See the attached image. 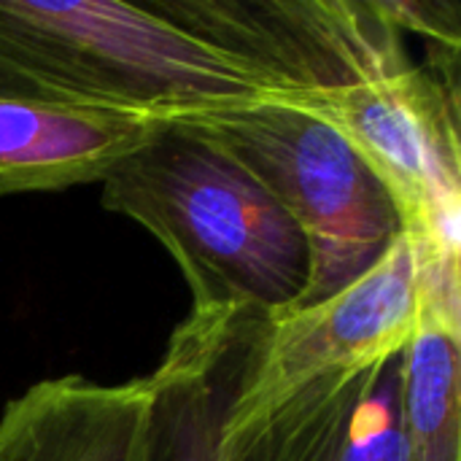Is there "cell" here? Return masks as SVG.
I'll return each mask as SVG.
<instances>
[{
    "instance_id": "cell-1",
    "label": "cell",
    "mask_w": 461,
    "mask_h": 461,
    "mask_svg": "<svg viewBox=\"0 0 461 461\" xmlns=\"http://www.w3.org/2000/svg\"><path fill=\"white\" fill-rule=\"evenodd\" d=\"M103 208L170 251L192 316L270 321L308 286L311 257L294 221L240 162L173 122L103 181Z\"/></svg>"
},
{
    "instance_id": "cell-2",
    "label": "cell",
    "mask_w": 461,
    "mask_h": 461,
    "mask_svg": "<svg viewBox=\"0 0 461 461\" xmlns=\"http://www.w3.org/2000/svg\"><path fill=\"white\" fill-rule=\"evenodd\" d=\"M0 73L27 97L178 119L262 103L267 81L157 5L0 0Z\"/></svg>"
},
{
    "instance_id": "cell-3",
    "label": "cell",
    "mask_w": 461,
    "mask_h": 461,
    "mask_svg": "<svg viewBox=\"0 0 461 461\" xmlns=\"http://www.w3.org/2000/svg\"><path fill=\"white\" fill-rule=\"evenodd\" d=\"M335 130L378 176L402 221L421 294L461 308V146L456 78L413 59L335 86L265 97Z\"/></svg>"
},
{
    "instance_id": "cell-4",
    "label": "cell",
    "mask_w": 461,
    "mask_h": 461,
    "mask_svg": "<svg viewBox=\"0 0 461 461\" xmlns=\"http://www.w3.org/2000/svg\"><path fill=\"white\" fill-rule=\"evenodd\" d=\"M170 122L240 162L294 221L311 257L308 286L294 308L357 281L402 235L378 176L335 130L300 111L262 100Z\"/></svg>"
},
{
    "instance_id": "cell-5",
    "label": "cell",
    "mask_w": 461,
    "mask_h": 461,
    "mask_svg": "<svg viewBox=\"0 0 461 461\" xmlns=\"http://www.w3.org/2000/svg\"><path fill=\"white\" fill-rule=\"evenodd\" d=\"M421 273L405 235L332 297L246 327L221 435L232 438L297 392L400 357L419 327Z\"/></svg>"
},
{
    "instance_id": "cell-6",
    "label": "cell",
    "mask_w": 461,
    "mask_h": 461,
    "mask_svg": "<svg viewBox=\"0 0 461 461\" xmlns=\"http://www.w3.org/2000/svg\"><path fill=\"white\" fill-rule=\"evenodd\" d=\"M219 440L230 461H405L402 354L319 381Z\"/></svg>"
},
{
    "instance_id": "cell-7",
    "label": "cell",
    "mask_w": 461,
    "mask_h": 461,
    "mask_svg": "<svg viewBox=\"0 0 461 461\" xmlns=\"http://www.w3.org/2000/svg\"><path fill=\"white\" fill-rule=\"evenodd\" d=\"M0 461H157L154 378L32 384L0 413Z\"/></svg>"
},
{
    "instance_id": "cell-8",
    "label": "cell",
    "mask_w": 461,
    "mask_h": 461,
    "mask_svg": "<svg viewBox=\"0 0 461 461\" xmlns=\"http://www.w3.org/2000/svg\"><path fill=\"white\" fill-rule=\"evenodd\" d=\"M165 130L157 116L0 95V197L103 184Z\"/></svg>"
},
{
    "instance_id": "cell-9",
    "label": "cell",
    "mask_w": 461,
    "mask_h": 461,
    "mask_svg": "<svg viewBox=\"0 0 461 461\" xmlns=\"http://www.w3.org/2000/svg\"><path fill=\"white\" fill-rule=\"evenodd\" d=\"M461 311L419 297V327L402 351L405 461H461Z\"/></svg>"
},
{
    "instance_id": "cell-10",
    "label": "cell",
    "mask_w": 461,
    "mask_h": 461,
    "mask_svg": "<svg viewBox=\"0 0 461 461\" xmlns=\"http://www.w3.org/2000/svg\"><path fill=\"white\" fill-rule=\"evenodd\" d=\"M0 95H19V97H27V95H24L14 81H8L3 73H0Z\"/></svg>"
}]
</instances>
